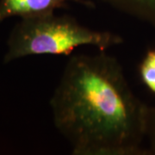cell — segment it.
I'll use <instances>...</instances> for the list:
<instances>
[{
  "label": "cell",
  "instance_id": "obj_1",
  "mask_svg": "<svg viewBox=\"0 0 155 155\" xmlns=\"http://www.w3.org/2000/svg\"><path fill=\"white\" fill-rule=\"evenodd\" d=\"M50 107L73 155L148 154L143 147L148 105L105 51L70 57Z\"/></svg>",
  "mask_w": 155,
  "mask_h": 155
},
{
  "label": "cell",
  "instance_id": "obj_2",
  "mask_svg": "<svg viewBox=\"0 0 155 155\" xmlns=\"http://www.w3.org/2000/svg\"><path fill=\"white\" fill-rule=\"evenodd\" d=\"M122 42L123 39L119 35L91 29L70 16L53 13L22 18L13 27L7 40L4 63L9 64L31 55H71L83 46L105 51Z\"/></svg>",
  "mask_w": 155,
  "mask_h": 155
},
{
  "label": "cell",
  "instance_id": "obj_3",
  "mask_svg": "<svg viewBox=\"0 0 155 155\" xmlns=\"http://www.w3.org/2000/svg\"><path fill=\"white\" fill-rule=\"evenodd\" d=\"M77 3L87 7H94L89 0H0V23L13 17L22 18L42 17Z\"/></svg>",
  "mask_w": 155,
  "mask_h": 155
},
{
  "label": "cell",
  "instance_id": "obj_4",
  "mask_svg": "<svg viewBox=\"0 0 155 155\" xmlns=\"http://www.w3.org/2000/svg\"><path fill=\"white\" fill-rule=\"evenodd\" d=\"M155 28V0H99Z\"/></svg>",
  "mask_w": 155,
  "mask_h": 155
},
{
  "label": "cell",
  "instance_id": "obj_5",
  "mask_svg": "<svg viewBox=\"0 0 155 155\" xmlns=\"http://www.w3.org/2000/svg\"><path fill=\"white\" fill-rule=\"evenodd\" d=\"M139 72L146 87L155 94V49L149 50L140 64Z\"/></svg>",
  "mask_w": 155,
  "mask_h": 155
},
{
  "label": "cell",
  "instance_id": "obj_6",
  "mask_svg": "<svg viewBox=\"0 0 155 155\" xmlns=\"http://www.w3.org/2000/svg\"><path fill=\"white\" fill-rule=\"evenodd\" d=\"M146 140L148 142V154H155V106L147 108Z\"/></svg>",
  "mask_w": 155,
  "mask_h": 155
}]
</instances>
